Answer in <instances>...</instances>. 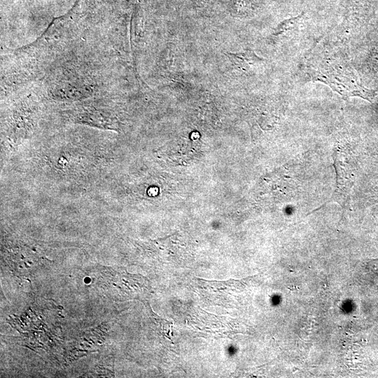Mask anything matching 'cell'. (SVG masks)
Segmentation results:
<instances>
[{"label":"cell","mask_w":378,"mask_h":378,"mask_svg":"<svg viewBox=\"0 0 378 378\" xmlns=\"http://www.w3.org/2000/svg\"><path fill=\"white\" fill-rule=\"evenodd\" d=\"M323 66L320 71L312 73L315 80L328 85L335 91L344 97L359 96L370 100L371 92L361 88L351 69L346 66Z\"/></svg>","instance_id":"cell-1"},{"label":"cell","mask_w":378,"mask_h":378,"mask_svg":"<svg viewBox=\"0 0 378 378\" xmlns=\"http://www.w3.org/2000/svg\"><path fill=\"white\" fill-rule=\"evenodd\" d=\"M225 54L232 64L244 71H248L251 67L264 61V59L258 57L251 50L237 52H225Z\"/></svg>","instance_id":"cell-3"},{"label":"cell","mask_w":378,"mask_h":378,"mask_svg":"<svg viewBox=\"0 0 378 378\" xmlns=\"http://www.w3.org/2000/svg\"><path fill=\"white\" fill-rule=\"evenodd\" d=\"M336 172V186L331 197L324 204L336 202L344 207L354 183L353 169L348 161L346 152L335 148L332 155Z\"/></svg>","instance_id":"cell-2"}]
</instances>
